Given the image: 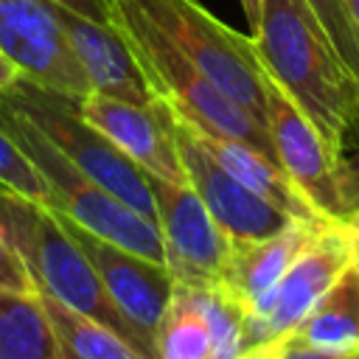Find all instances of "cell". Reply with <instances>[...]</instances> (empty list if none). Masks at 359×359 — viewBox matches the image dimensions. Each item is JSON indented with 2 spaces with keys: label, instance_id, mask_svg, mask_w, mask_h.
<instances>
[{
  "label": "cell",
  "instance_id": "8992f818",
  "mask_svg": "<svg viewBox=\"0 0 359 359\" xmlns=\"http://www.w3.org/2000/svg\"><path fill=\"white\" fill-rule=\"evenodd\" d=\"M227 98L266 126L264 70L252 36L216 20L199 0H132Z\"/></svg>",
  "mask_w": 359,
  "mask_h": 359
},
{
  "label": "cell",
  "instance_id": "5bb4252c",
  "mask_svg": "<svg viewBox=\"0 0 359 359\" xmlns=\"http://www.w3.org/2000/svg\"><path fill=\"white\" fill-rule=\"evenodd\" d=\"M53 11L62 22L65 39L76 62L87 76L90 93H101V95L121 98L140 107H149L157 101L126 36L115 28V22H98L90 17H81L59 3H53Z\"/></svg>",
  "mask_w": 359,
  "mask_h": 359
},
{
  "label": "cell",
  "instance_id": "7402d4cb",
  "mask_svg": "<svg viewBox=\"0 0 359 359\" xmlns=\"http://www.w3.org/2000/svg\"><path fill=\"white\" fill-rule=\"evenodd\" d=\"M0 185L39 205H48L50 199L48 182L42 180L39 168L22 154V149L8 137L3 126H0Z\"/></svg>",
  "mask_w": 359,
  "mask_h": 359
},
{
  "label": "cell",
  "instance_id": "7c38bea8",
  "mask_svg": "<svg viewBox=\"0 0 359 359\" xmlns=\"http://www.w3.org/2000/svg\"><path fill=\"white\" fill-rule=\"evenodd\" d=\"M264 95H266V132L272 137L280 168L320 213L334 219H348V210L337 191L334 154L328 151L314 123L266 73H264Z\"/></svg>",
  "mask_w": 359,
  "mask_h": 359
},
{
  "label": "cell",
  "instance_id": "83f0119b",
  "mask_svg": "<svg viewBox=\"0 0 359 359\" xmlns=\"http://www.w3.org/2000/svg\"><path fill=\"white\" fill-rule=\"evenodd\" d=\"M20 79V70L0 53V90H6V87H11L14 81Z\"/></svg>",
  "mask_w": 359,
  "mask_h": 359
},
{
  "label": "cell",
  "instance_id": "f1b7e54d",
  "mask_svg": "<svg viewBox=\"0 0 359 359\" xmlns=\"http://www.w3.org/2000/svg\"><path fill=\"white\" fill-rule=\"evenodd\" d=\"M275 345H278V342H269V345H258V348H250V351L238 353L236 359H272V353H275Z\"/></svg>",
  "mask_w": 359,
  "mask_h": 359
},
{
  "label": "cell",
  "instance_id": "7a4b0ae2",
  "mask_svg": "<svg viewBox=\"0 0 359 359\" xmlns=\"http://www.w3.org/2000/svg\"><path fill=\"white\" fill-rule=\"evenodd\" d=\"M0 233L22 258L36 292H45L73 311L98 320L126 339L143 359H151L143 339L115 309L98 272L50 208L0 185Z\"/></svg>",
  "mask_w": 359,
  "mask_h": 359
},
{
  "label": "cell",
  "instance_id": "3957f363",
  "mask_svg": "<svg viewBox=\"0 0 359 359\" xmlns=\"http://www.w3.org/2000/svg\"><path fill=\"white\" fill-rule=\"evenodd\" d=\"M112 22L126 36L151 93L163 98L180 118L208 135L241 140L278 163L266 126L227 98L202 70H196V65L132 0H115Z\"/></svg>",
  "mask_w": 359,
  "mask_h": 359
},
{
  "label": "cell",
  "instance_id": "603a6c76",
  "mask_svg": "<svg viewBox=\"0 0 359 359\" xmlns=\"http://www.w3.org/2000/svg\"><path fill=\"white\" fill-rule=\"evenodd\" d=\"M309 6L314 8L317 20L323 22L328 39L334 42V48L339 50V56L345 59V65L359 79V39H356V34L351 28V20H348L342 3L339 0H309Z\"/></svg>",
  "mask_w": 359,
  "mask_h": 359
},
{
  "label": "cell",
  "instance_id": "484cf974",
  "mask_svg": "<svg viewBox=\"0 0 359 359\" xmlns=\"http://www.w3.org/2000/svg\"><path fill=\"white\" fill-rule=\"evenodd\" d=\"M272 359H348V353H334V351H323V348H311L294 339H280L275 345Z\"/></svg>",
  "mask_w": 359,
  "mask_h": 359
},
{
  "label": "cell",
  "instance_id": "ffe728a7",
  "mask_svg": "<svg viewBox=\"0 0 359 359\" xmlns=\"http://www.w3.org/2000/svg\"><path fill=\"white\" fill-rule=\"evenodd\" d=\"M157 359H210V331L191 292L174 283L168 306L157 323Z\"/></svg>",
  "mask_w": 359,
  "mask_h": 359
},
{
  "label": "cell",
  "instance_id": "cb8c5ba5",
  "mask_svg": "<svg viewBox=\"0 0 359 359\" xmlns=\"http://www.w3.org/2000/svg\"><path fill=\"white\" fill-rule=\"evenodd\" d=\"M334 174H337V191L348 216L359 213V132L339 149L334 160Z\"/></svg>",
  "mask_w": 359,
  "mask_h": 359
},
{
  "label": "cell",
  "instance_id": "f546056e",
  "mask_svg": "<svg viewBox=\"0 0 359 359\" xmlns=\"http://www.w3.org/2000/svg\"><path fill=\"white\" fill-rule=\"evenodd\" d=\"M241 8H244V17H247V25L250 31L258 25V14H261V0H238Z\"/></svg>",
  "mask_w": 359,
  "mask_h": 359
},
{
  "label": "cell",
  "instance_id": "1f68e13d",
  "mask_svg": "<svg viewBox=\"0 0 359 359\" xmlns=\"http://www.w3.org/2000/svg\"><path fill=\"white\" fill-rule=\"evenodd\" d=\"M348 219H351V224H353V264H351V266L359 272V213H351Z\"/></svg>",
  "mask_w": 359,
  "mask_h": 359
},
{
  "label": "cell",
  "instance_id": "d4e9b609",
  "mask_svg": "<svg viewBox=\"0 0 359 359\" xmlns=\"http://www.w3.org/2000/svg\"><path fill=\"white\" fill-rule=\"evenodd\" d=\"M0 286L3 289H11V292H25V294L36 292V286H34V280H31L22 258L3 238V233H0Z\"/></svg>",
  "mask_w": 359,
  "mask_h": 359
},
{
  "label": "cell",
  "instance_id": "9a60e30c",
  "mask_svg": "<svg viewBox=\"0 0 359 359\" xmlns=\"http://www.w3.org/2000/svg\"><path fill=\"white\" fill-rule=\"evenodd\" d=\"M320 219H292L280 233L266 236L261 241H247V244H233L230 264L222 278V289L233 294L241 309H247L252 300H258L264 292H269L283 272L292 266L297 252L306 247V241L314 236Z\"/></svg>",
  "mask_w": 359,
  "mask_h": 359
},
{
  "label": "cell",
  "instance_id": "277c9868",
  "mask_svg": "<svg viewBox=\"0 0 359 359\" xmlns=\"http://www.w3.org/2000/svg\"><path fill=\"white\" fill-rule=\"evenodd\" d=\"M0 126L8 132V137L22 149V154L39 168L42 180L48 182V205L50 210L67 216L70 222L87 227L90 233L146 258L160 266H165V250L160 230L115 199L109 191H104L98 182H93L79 165H73L22 112H17L11 104L0 98Z\"/></svg>",
  "mask_w": 359,
  "mask_h": 359
},
{
  "label": "cell",
  "instance_id": "ba28073f",
  "mask_svg": "<svg viewBox=\"0 0 359 359\" xmlns=\"http://www.w3.org/2000/svg\"><path fill=\"white\" fill-rule=\"evenodd\" d=\"M146 182L154 196L165 269L174 283L191 289L219 286L233 255V238L219 227L188 182H171L149 171Z\"/></svg>",
  "mask_w": 359,
  "mask_h": 359
},
{
  "label": "cell",
  "instance_id": "5b68a950",
  "mask_svg": "<svg viewBox=\"0 0 359 359\" xmlns=\"http://www.w3.org/2000/svg\"><path fill=\"white\" fill-rule=\"evenodd\" d=\"M0 98L22 112L93 182H98L104 191H109L115 199H121L157 227V208L146 182V171L79 115L76 98L34 84L22 76L11 87L0 90Z\"/></svg>",
  "mask_w": 359,
  "mask_h": 359
},
{
  "label": "cell",
  "instance_id": "30bf717a",
  "mask_svg": "<svg viewBox=\"0 0 359 359\" xmlns=\"http://www.w3.org/2000/svg\"><path fill=\"white\" fill-rule=\"evenodd\" d=\"M0 53L34 84L70 98L90 93L87 76L53 11V0H0Z\"/></svg>",
  "mask_w": 359,
  "mask_h": 359
},
{
  "label": "cell",
  "instance_id": "d6a6232c",
  "mask_svg": "<svg viewBox=\"0 0 359 359\" xmlns=\"http://www.w3.org/2000/svg\"><path fill=\"white\" fill-rule=\"evenodd\" d=\"M348 359H359V348H353V351L348 353Z\"/></svg>",
  "mask_w": 359,
  "mask_h": 359
},
{
  "label": "cell",
  "instance_id": "ac0fdd59",
  "mask_svg": "<svg viewBox=\"0 0 359 359\" xmlns=\"http://www.w3.org/2000/svg\"><path fill=\"white\" fill-rule=\"evenodd\" d=\"M0 359H62L36 292L25 294L0 286Z\"/></svg>",
  "mask_w": 359,
  "mask_h": 359
},
{
  "label": "cell",
  "instance_id": "6da1fadb",
  "mask_svg": "<svg viewBox=\"0 0 359 359\" xmlns=\"http://www.w3.org/2000/svg\"><path fill=\"white\" fill-rule=\"evenodd\" d=\"M252 45L261 70L300 107L337 160L359 132V79L309 0H261Z\"/></svg>",
  "mask_w": 359,
  "mask_h": 359
},
{
  "label": "cell",
  "instance_id": "52a82bcc",
  "mask_svg": "<svg viewBox=\"0 0 359 359\" xmlns=\"http://www.w3.org/2000/svg\"><path fill=\"white\" fill-rule=\"evenodd\" d=\"M353 264L351 219L325 216L283 278L244 309V351L280 342Z\"/></svg>",
  "mask_w": 359,
  "mask_h": 359
},
{
  "label": "cell",
  "instance_id": "4dcf8cb0",
  "mask_svg": "<svg viewBox=\"0 0 359 359\" xmlns=\"http://www.w3.org/2000/svg\"><path fill=\"white\" fill-rule=\"evenodd\" d=\"M339 3H342L345 14H348V20H351V28H353L356 39H359V0H339Z\"/></svg>",
  "mask_w": 359,
  "mask_h": 359
},
{
  "label": "cell",
  "instance_id": "8fae6325",
  "mask_svg": "<svg viewBox=\"0 0 359 359\" xmlns=\"http://www.w3.org/2000/svg\"><path fill=\"white\" fill-rule=\"evenodd\" d=\"M56 213V210H53ZM62 227L70 233V238L79 244V250L87 255V261L93 264V269L98 272L109 300L115 303V309L129 320V325L137 331V337L143 339L146 351L151 359H157V323L168 306V297L174 292V278L165 266L146 261L95 233H90L87 227L70 222L67 216L56 213Z\"/></svg>",
  "mask_w": 359,
  "mask_h": 359
},
{
  "label": "cell",
  "instance_id": "2e32d148",
  "mask_svg": "<svg viewBox=\"0 0 359 359\" xmlns=\"http://www.w3.org/2000/svg\"><path fill=\"white\" fill-rule=\"evenodd\" d=\"M194 135L227 174H233L241 185H247L252 194L264 196L266 202H272L283 213H289L294 219H320V216H325L289 180V174L280 168V163L269 160L266 154L255 151L252 146H247L241 140H230V137H222V135H208L196 126H194Z\"/></svg>",
  "mask_w": 359,
  "mask_h": 359
},
{
  "label": "cell",
  "instance_id": "9c48e42d",
  "mask_svg": "<svg viewBox=\"0 0 359 359\" xmlns=\"http://www.w3.org/2000/svg\"><path fill=\"white\" fill-rule=\"evenodd\" d=\"M171 135H174L177 157L185 171V182L196 191V196L205 202V208L219 222V227L233 238V244H247L275 236L294 219L280 208H275L272 202H266L264 196L252 194L233 174H227L196 140L194 126L185 118H180L174 109H171Z\"/></svg>",
  "mask_w": 359,
  "mask_h": 359
},
{
  "label": "cell",
  "instance_id": "4316f807",
  "mask_svg": "<svg viewBox=\"0 0 359 359\" xmlns=\"http://www.w3.org/2000/svg\"><path fill=\"white\" fill-rule=\"evenodd\" d=\"M81 17L98 20V22H112L115 20V0H53Z\"/></svg>",
  "mask_w": 359,
  "mask_h": 359
},
{
  "label": "cell",
  "instance_id": "e0dca14e",
  "mask_svg": "<svg viewBox=\"0 0 359 359\" xmlns=\"http://www.w3.org/2000/svg\"><path fill=\"white\" fill-rule=\"evenodd\" d=\"M283 339L334 353L359 348V272L348 266Z\"/></svg>",
  "mask_w": 359,
  "mask_h": 359
},
{
  "label": "cell",
  "instance_id": "d6986e66",
  "mask_svg": "<svg viewBox=\"0 0 359 359\" xmlns=\"http://www.w3.org/2000/svg\"><path fill=\"white\" fill-rule=\"evenodd\" d=\"M36 294L53 325L62 359H143L126 339H121L115 331H109L98 320L81 311H73L70 306L59 303L45 292H36Z\"/></svg>",
  "mask_w": 359,
  "mask_h": 359
},
{
  "label": "cell",
  "instance_id": "44dd1931",
  "mask_svg": "<svg viewBox=\"0 0 359 359\" xmlns=\"http://www.w3.org/2000/svg\"><path fill=\"white\" fill-rule=\"evenodd\" d=\"M202 311L210 331V359H236L244 353V309L222 286L191 289L185 286Z\"/></svg>",
  "mask_w": 359,
  "mask_h": 359
},
{
  "label": "cell",
  "instance_id": "4fadbf2b",
  "mask_svg": "<svg viewBox=\"0 0 359 359\" xmlns=\"http://www.w3.org/2000/svg\"><path fill=\"white\" fill-rule=\"evenodd\" d=\"M76 109L143 171L171 182H185V171L171 135V107L163 98L140 107L101 93H87L76 98Z\"/></svg>",
  "mask_w": 359,
  "mask_h": 359
}]
</instances>
